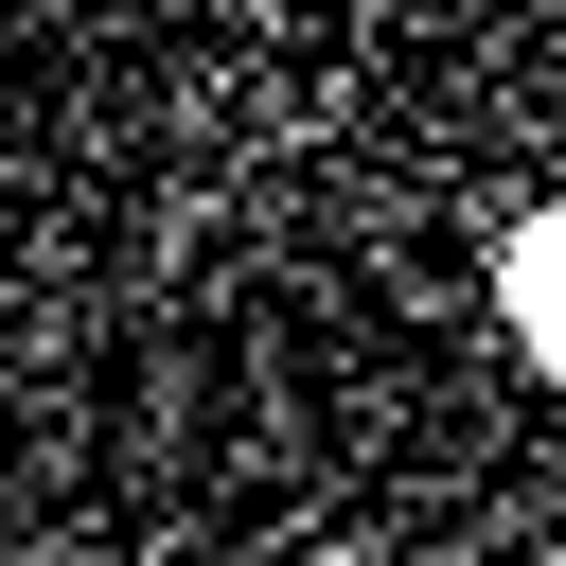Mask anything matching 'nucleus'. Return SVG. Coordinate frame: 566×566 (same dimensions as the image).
Wrapping results in <instances>:
<instances>
[{
    "mask_svg": "<svg viewBox=\"0 0 566 566\" xmlns=\"http://www.w3.org/2000/svg\"><path fill=\"white\" fill-rule=\"evenodd\" d=\"M531 318H548V336H566V248H531Z\"/></svg>",
    "mask_w": 566,
    "mask_h": 566,
    "instance_id": "f257e3e1",
    "label": "nucleus"
}]
</instances>
